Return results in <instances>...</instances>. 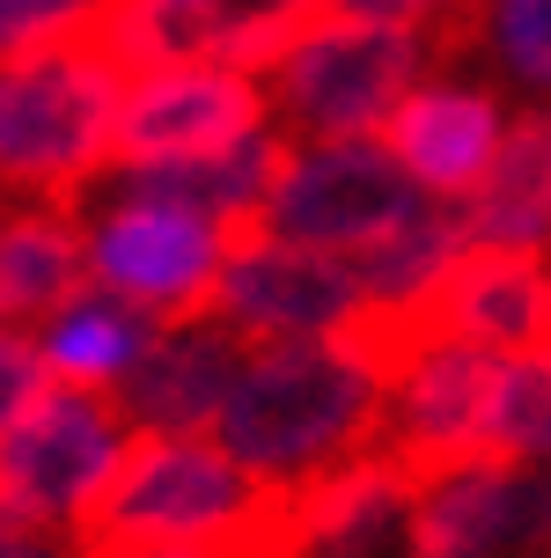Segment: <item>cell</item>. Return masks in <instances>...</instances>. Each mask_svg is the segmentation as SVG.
I'll return each instance as SVG.
<instances>
[{
	"label": "cell",
	"mask_w": 551,
	"mask_h": 558,
	"mask_svg": "<svg viewBox=\"0 0 551 558\" xmlns=\"http://www.w3.org/2000/svg\"><path fill=\"white\" fill-rule=\"evenodd\" d=\"M390 345L397 331L250 345L236 367V390L214 418L220 448L273 493H302L309 477L375 456L390 412Z\"/></svg>",
	"instance_id": "obj_1"
},
{
	"label": "cell",
	"mask_w": 551,
	"mask_h": 558,
	"mask_svg": "<svg viewBox=\"0 0 551 558\" xmlns=\"http://www.w3.org/2000/svg\"><path fill=\"white\" fill-rule=\"evenodd\" d=\"M125 59L110 37L0 59V192L82 206L118 169Z\"/></svg>",
	"instance_id": "obj_2"
},
{
	"label": "cell",
	"mask_w": 551,
	"mask_h": 558,
	"mask_svg": "<svg viewBox=\"0 0 551 558\" xmlns=\"http://www.w3.org/2000/svg\"><path fill=\"white\" fill-rule=\"evenodd\" d=\"M279 522H287V493L250 477L220 448V434H140L88 536L214 558H279Z\"/></svg>",
	"instance_id": "obj_3"
},
{
	"label": "cell",
	"mask_w": 551,
	"mask_h": 558,
	"mask_svg": "<svg viewBox=\"0 0 551 558\" xmlns=\"http://www.w3.org/2000/svg\"><path fill=\"white\" fill-rule=\"evenodd\" d=\"M243 228L199 214L169 192H147L133 177H110L82 198V251H88V287L118 302L147 308L155 324L206 316L220 294V272L236 257Z\"/></svg>",
	"instance_id": "obj_4"
},
{
	"label": "cell",
	"mask_w": 551,
	"mask_h": 558,
	"mask_svg": "<svg viewBox=\"0 0 551 558\" xmlns=\"http://www.w3.org/2000/svg\"><path fill=\"white\" fill-rule=\"evenodd\" d=\"M434 59H441L434 37L346 23V15L316 8L265 66L273 125L287 140H383L397 104L419 88V74Z\"/></svg>",
	"instance_id": "obj_5"
},
{
	"label": "cell",
	"mask_w": 551,
	"mask_h": 558,
	"mask_svg": "<svg viewBox=\"0 0 551 558\" xmlns=\"http://www.w3.org/2000/svg\"><path fill=\"white\" fill-rule=\"evenodd\" d=\"M133 441H140V426L125 418L118 397L45 383L29 397V412L0 434V514L88 536V522L104 507L110 477L125 471Z\"/></svg>",
	"instance_id": "obj_6"
},
{
	"label": "cell",
	"mask_w": 551,
	"mask_h": 558,
	"mask_svg": "<svg viewBox=\"0 0 551 558\" xmlns=\"http://www.w3.org/2000/svg\"><path fill=\"white\" fill-rule=\"evenodd\" d=\"M500 397H507V361L500 353L412 324L390 345L383 448L419 477L470 463V456H500Z\"/></svg>",
	"instance_id": "obj_7"
},
{
	"label": "cell",
	"mask_w": 551,
	"mask_h": 558,
	"mask_svg": "<svg viewBox=\"0 0 551 558\" xmlns=\"http://www.w3.org/2000/svg\"><path fill=\"white\" fill-rule=\"evenodd\" d=\"M419 206H427V192L390 155V140H287L257 228L331 257H360L390 228L412 221Z\"/></svg>",
	"instance_id": "obj_8"
},
{
	"label": "cell",
	"mask_w": 551,
	"mask_h": 558,
	"mask_svg": "<svg viewBox=\"0 0 551 558\" xmlns=\"http://www.w3.org/2000/svg\"><path fill=\"white\" fill-rule=\"evenodd\" d=\"M214 316L243 345H316V338L383 331L375 302H368V287L354 272V257L309 251V243L265 235V228L236 235V257H228L220 294H214Z\"/></svg>",
	"instance_id": "obj_9"
},
{
	"label": "cell",
	"mask_w": 551,
	"mask_h": 558,
	"mask_svg": "<svg viewBox=\"0 0 551 558\" xmlns=\"http://www.w3.org/2000/svg\"><path fill=\"white\" fill-rule=\"evenodd\" d=\"M250 133H273V88L257 66L206 52L133 59L125 111H118V169L206 155V147H228Z\"/></svg>",
	"instance_id": "obj_10"
},
{
	"label": "cell",
	"mask_w": 551,
	"mask_h": 558,
	"mask_svg": "<svg viewBox=\"0 0 551 558\" xmlns=\"http://www.w3.org/2000/svg\"><path fill=\"white\" fill-rule=\"evenodd\" d=\"M412 558H551V471L470 456L419 477Z\"/></svg>",
	"instance_id": "obj_11"
},
{
	"label": "cell",
	"mask_w": 551,
	"mask_h": 558,
	"mask_svg": "<svg viewBox=\"0 0 551 558\" xmlns=\"http://www.w3.org/2000/svg\"><path fill=\"white\" fill-rule=\"evenodd\" d=\"M515 125V104H507V88L493 74H470V66H448L434 59L419 88L397 104L390 118V155L412 169V184L441 206H464L478 192V177L493 169L500 140Z\"/></svg>",
	"instance_id": "obj_12"
},
{
	"label": "cell",
	"mask_w": 551,
	"mask_h": 558,
	"mask_svg": "<svg viewBox=\"0 0 551 558\" xmlns=\"http://www.w3.org/2000/svg\"><path fill=\"white\" fill-rule=\"evenodd\" d=\"M412 507L419 471H405L390 448L354 456L287 493L279 558H412Z\"/></svg>",
	"instance_id": "obj_13"
},
{
	"label": "cell",
	"mask_w": 551,
	"mask_h": 558,
	"mask_svg": "<svg viewBox=\"0 0 551 558\" xmlns=\"http://www.w3.org/2000/svg\"><path fill=\"white\" fill-rule=\"evenodd\" d=\"M316 15V0H118L110 15V45L118 59H177V52H206V59H236V66H273L279 45Z\"/></svg>",
	"instance_id": "obj_14"
},
{
	"label": "cell",
	"mask_w": 551,
	"mask_h": 558,
	"mask_svg": "<svg viewBox=\"0 0 551 558\" xmlns=\"http://www.w3.org/2000/svg\"><path fill=\"white\" fill-rule=\"evenodd\" d=\"M243 353L250 345L220 324L214 308L206 316H177V324L155 331L147 361L133 367V383L118 390V404H125V418L140 434H214Z\"/></svg>",
	"instance_id": "obj_15"
},
{
	"label": "cell",
	"mask_w": 551,
	"mask_h": 558,
	"mask_svg": "<svg viewBox=\"0 0 551 558\" xmlns=\"http://www.w3.org/2000/svg\"><path fill=\"white\" fill-rule=\"evenodd\" d=\"M419 324L470 338V345H486L500 361H523V353L551 345V257L470 251Z\"/></svg>",
	"instance_id": "obj_16"
},
{
	"label": "cell",
	"mask_w": 551,
	"mask_h": 558,
	"mask_svg": "<svg viewBox=\"0 0 551 558\" xmlns=\"http://www.w3.org/2000/svg\"><path fill=\"white\" fill-rule=\"evenodd\" d=\"M88 287V251H82V206L52 198H8L0 206V324L37 331L59 302Z\"/></svg>",
	"instance_id": "obj_17"
},
{
	"label": "cell",
	"mask_w": 551,
	"mask_h": 558,
	"mask_svg": "<svg viewBox=\"0 0 551 558\" xmlns=\"http://www.w3.org/2000/svg\"><path fill=\"white\" fill-rule=\"evenodd\" d=\"M464 228L478 251L551 257V104H523L493 169L464 198Z\"/></svg>",
	"instance_id": "obj_18"
},
{
	"label": "cell",
	"mask_w": 551,
	"mask_h": 558,
	"mask_svg": "<svg viewBox=\"0 0 551 558\" xmlns=\"http://www.w3.org/2000/svg\"><path fill=\"white\" fill-rule=\"evenodd\" d=\"M155 316L133 302H118L104 287H82L74 302H59L29 338V353L45 367V383H67V390H96V397H118L133 383V367L147 361L155 345Z\"/></svg>",
	"instance_id": "obj_19"
},
{
	"label": "cell",
	"mask_w": 551,
	"mask_h": 558,
	"mask_svg": "<svg viewBox=\"0 0 551 558\" xmlns=\"http://www.w3.org/2000/svg\"><path fill=\"white\" fill-rule=\"evenodd\" d=\"M470 251H478V243H470V228H464V206L427 198L405 228H390L375 251L354 257L360 287H368V302H375V324H383V331H412Z\"/></svg>",
	"instance_id": "obj_20"
},
{
	"label": "cell",
	"mask_w": 551,
	"mask_h": 558,
	"mask_svg": "<svg viewBox=\"0 0 551 558\" xmlns=\"http://www.w3.org/2000/svg\"><path fill=\"white\" fill-rule=\"evenodd\" d=\"M279 155H287V133H250V140H228V147H206V155H177V162H140V169H110V177H133L147 192H169L214 214L228 228H257L265 214V192L279 177Z\"/></svg>",
	"instance_id": "obj_21"
},
{
	"label": "cell",
	"mask_w": 551,
	"mask_h": 558,
	"mask_svg": "<svg viewBox=\"0 0 551 558\" xmlns=\"http://www.w3.org/2000/svg\"><path fill=\"white\" fill-rule=\"evenodd\" d=\"M456 45H470L507 96L551 104V0H478Z\"/></svg>",
	"instance_id": "obj_22"
},
{
	"label": "cell",
	"mask_w": 551,
	"mask_h": 558,
	"mask_svg": "<svg viewBox=\"0 0 551 558\" xmlns=\"http://www.w3.org/2000/svg\"><path fill=\"white\" fill-rule=\"evenodd\" d=\"M110 15H118V0H0V59L104 37Z\"/></svg>",
	"instance_id": "obj_23"
},
{
	"label": "cell",
	"mask_w": 551,
	"mask_h": 558,
	"mask_svg": "<svg viewBox=\"0 0 551 558\" xmlns=\"http://www.w3.org/2000/svg\"><path fill=\"white\" fill-rule=\"evenodd\" d=\"M500 456H523L551 471V345L507 361V397H500Z\"/></svg>",
	"instance_id": "obj_24"
},
{
	"label": "cell",
	"mask_w": 551,
	"mask_h": 558,
	"mask_svg": "<svg viewBox=\"0 0 551 558\" xmlns=\"http://www.w3.org/2000/svg\"><path fill=\"white\" fill-rule=\"evenodd\" d=\"M324 15H346V23H375V29H412V37H434L441 52L464 37L470 8L478 0H316Z\"/></svg>",
	"instance_id": "obj_25"
},
{
	"label": "cell",
	"mask_w": 551,
	"mask_h": 558,
	"mask_svg": "<svg viewBox=\"0 0 551 558\" xmlns=\"http://www.w3.org/2000/svg\"><path fill=\"white\" fill-rule=\"evenodd\" d=\"M37 390H45V367H37V353H29V338L23 331H0V434L29 412V397H37Z\"/></svg>",
	"instance_id": "obj_26"
},
{
	"label": "cell",
	"mask_w": 551,
	"mask_h": 558,
	"mask_svg": "<svg viewBox=\"0 0 551 558\" xmlns=\"http://www.w3.org/2000/svg\"><path fill=\"white\" fill-rule=\"evenodd\" d=\"M0 558H82V536L23 522V514H0Z\"/></svg>",
	"instance_id": "obj_27"
},
{
	"label": "cell",
	"mask_w": 551,
	"mask_h": 558,
	"mask_svg": "<svg viewBox=\"0 0 551 558\" xmlns=\"http://www.w3.org/2000/svg\"><path fill=\"white\" fill-rule=\"evenodd\" d=\"M82 558H214V551H169V544H96V536H82Z\"/></svg>",
	"instance_id": "obj_28"
},
{
	"label": "cell",
	"mask_w": 551,
	"mask_h": 558,
	"mask_svg": "<svg viewBox=\"0 0 551 558\" xmlns=\"http://www.w3.org/2000/svg\"><path fill=\"white\" fill-rule=\"evenodd\" d=\"M0 206H8V192H0Z\"/></svg>",
	"instance_id": "obj_29"
},
{
	"label": "cell",
	"mask_w": 551,
	"mask_h": 558,
	"mask_svg": "<svg viewBox=\"0 0 551 558\" xmlns=\"http://www.w3.org/2000/svg\"><path fill=\"white\" fill-rule=\"evenodd\" d=\"M0 331H8V324H0Z\"/></svg>",
	"instance_id": "obj_30"
}]
</instances>
